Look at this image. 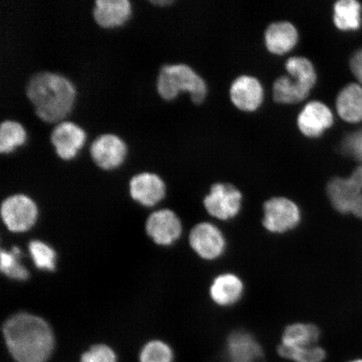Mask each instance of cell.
<instances>
[{
  "label": "cell",
  "mask_w": 362,
  "mask_h": 362,
  "mask_svg": "<svg viewBox=\"0 0 362 362\" xmlns=\"http://www.w3.org/2000/svg\"><path fill=\"white\" fill-rule=\"evenodd\" d=\"M2 333L8 356L15 362H48L56 348V338L49 324L27 313L11 317Z\"/></svg>",
  "instance_id": "6da1fadb"
},
{
  "label": "cell",
  "mask_w": 362,
  "mask_h": 362,
  "mask_svg": "<svg viewBox=\"0 0 362 362\" xmlns=\"http://www.w3.org/2000/svg\"><path fill=\"white\" fill-rule=\"evenodd\" d=\"M25 93L36 116L49 124L64 120L72 110L76 98L74 83L66 76L40 71L27 81Z\"/></svg>",
  "instance_id": "7a4b0ae2"
},
{
  "label": "cell",
  "mask_w": 362,
  "mask_h": 362,
  "mask_svg": "<svg viewBox=\"0 0 362 362\" xmlns=\"http://www.w3.org/2000/svg\"><path fill=\"white\" fill-rule=\"evenodd\" d=\"M156 90L167 101L175 99L180 92H188L192 101L196 104L205 100L207 94L205 81L191 66L185 64L163 66L157 76Z\"/></svg>",
  "instance_id": "3957f363"
},
{
  "label": "cell",
  "mask_w": 362,
  "mask_h": 362,
  "mask_svg": "<svg viewBox=\"0 0 362 362\" xmlns=\"http://www.w3.org/2000/svg\"><path fill=\"white\" fill-rule=\"evenodd\" d=\"M327 191L330 203L339 214L362 219V165L356 167L349 177L330 180Z\"/></svg>",
  "instance_id": "277c9868"
},
{
  "label": "cell",
  "mask_w": 362,
  "mask_h": 362,
  "mask_svg": "<svg viewBox=\"0 0 362 362\" xmlns=\"http://www.w3.org/2000/svg\"><path fill=\"white\" fill-rule=\"evenodd\" d=\"M262 224L270 233H284L300 224L301 211L293 201L284 197H274L264 205Z\"/></svg>",
  "instance_id": "5b68a950"
},
{
  "label": "cell",
  "mask_w": 362,
  "mask_h": 362,
  "mask_svg": "<svg viewBox=\"0 0 362 362\" xmlns=\"http://www.w3.org/2000/svg\"><path fill=\"white\" fill-rule=\"evenodd\" d=\"M243 194L230 184L216 183L204 199V206L211 216L228 221L236 216L242 207Z\"/></svg>",
  "instance_id": "8992f818"
},
{
  "label": "cell",
  "mask_w": 362,
  "mask_h": 362,
  "mask_svg": "<svg viewBox=\"0 0 362 362\" xmlns=\"http://www.w3.org/2000/svg\"><path fill=\"white\" fill-rule=\"evenodd\" d=\"M1 216L8 230L24 233L33 228L37 220V206L25 194H13L3 202Z\"/></svg>",
  "instance_id": "52a82bcc"
},
{
  "label": "cell",
  "mask_w": 362,
  "mask_h": 362,
  "mask_svg": "<svg viewBox=\"0 0 362 362\" xmlns=\"http://www.w3.org/2000/svg\"><path fill=\"white\" fill-rule=\"evenodd\" d=\"M128 153L127 144L119 136L103 134L90 144L89 153L99 168L110 170L123 164Z\"/></svg>",
  "instance_id": "ba28073f"
},
{
  "label": "cell",
  "mask_w": 362,
  "mask_h": 362,
  "mask_svg": "<svg viewBox=\"0 0 362 362\" xmlns=\"http://www.w3.org/2000/svg\"><path fill=\"white\" fill-rule=\"evenodd\" d=\"M87 134L74 122L63 120L54 127L49 134L56 155L63 160L74 158L83 146Z\"/></svg>",
  "instance_id": "9c48e42d"
},
{
  "label": "cell",
  "mask_w": 362,
  "mask_h": 362,
  "mask_svg": "<svg viewBox=\"0 0 362 362\" xmlns=\"http://www.w3.org/2000/svg\"><path fill=\"white\" fill-rule=\"evenodd\" d=\"M189 244L194 252L206 260L218 259L226 249V240L216 226L209 223L197 225L189 234Z\"/></svg>",
  "instance_id": "30bf717a"
},
{
  "label": "cell",
  "mask_w": 362,
  "mask_h": 362,
  "mask_svg": "<svg viewBox=\"0 0 362 362\" xmlns=\"http://www.w3.org/2000/svg\"><path fill=\"white\" fill-rule=\"evenodd\" d=\"M146 230L157 244L169 246L180 238L182 226L174 211L164 209L153 212L148 217Z\"/></svg>",
  "instance_id": "8fae6325"
},
{
  "label": "cell",
  "mask_w": 362,
  "mask_h": 362,
  "mask_svg": "<svg viewBox=\"0 0 362 362\" xmlns=\"http://www.w3.org/2000/svg\"><path fill=\"white\" fill-rule=\"evenodd\" d=\"M225 356L228 362H261L264 351L252 334L244 330H236L229 334Z\"/></svg>",
  "instance_id": "7c38bea8"
},
{
  "label": "cell",
  "mask_w": 362,
  "mask_h": 362,
  "mask_svg": "<svg viewBox=\"0 0 362 362\" xmlns=\"http://www.w3.org/2000/svg\"><path fill=\"white\" fill-rule=\"evenodd\" d=\"M298 127L301 133L309 138H317L332 126V110L319 101L308 103L298 117Z\"/></svg>",
  "instance_id": "4fadbf2b"
},
{
  "label": "cell",
  "mask_w": 362,
  "mask_h": 362,
  "mask_svg": "<svg viewBox=\"0 0 362 362\" xmlns=\"http://www.w3.org/2000/svg\"><path fill=\"white\" fill-rule=\"evenodd\" d=\"M129 192L134 201L144 206H153L164 199L165 185L158 175L144 172L130 180Z\"/></svg>",
  "instance_id": "5bb4252c"
},
{
  "label": "cell",
  "mask_w": 362,
  "mask_h": 362,
  "mask_svg": "<svg viewBox=\"0 0 362 362\" xmlns=\"http://www.w3.org/2000/svg\"><path fill=\"white\" fill-rule=\"evenodd\" d=\"M230 97L234 105L243 111H255L264 99L259 81L251 76H241L230 86Z\"/></svg>",
  "instance_id": "9a60e30c"
},
{
  "label": "cell",
  "mask_w": 362,
  "mask_h": 362,
  "mask_svg": "<svg viewBox=\"0 0 362 362\" xmlns=\"http://www.w3.org/2000/svg\"><path fill=\"white\" fill-rule=\"evenodd\" d=\"M132 13L129 0H96L93 16L97 25L105 29L123 25Z\"/></svg>",
  "instance_id": "2e32d148"
},
{
  "label": "cell",
  "mask_w": 362,
  "mask_h": 362,
  "mask_svg": "<svg viewBox=\"0 0 362 362\" xmlns=\"http://www.w3.org/2000/svg\"><path fill=\"white\" fill-rule=\"evenodd\" d=\"M298 38V31L291 22L279 21L271 24L265 33V44L269 51L277 55L291 51Z\"/></svg>",
  "instance_id": "e0dca14e"
},
{
  "label": "cell",
  "mask_w": 362,
  "mask_h": 362,
  "mask_svg": "<svg viewBox=\"0 0 362 362\" xmlns=\"http://www.w3.org/2000/svg\"><path fill=\"white\" fill-rule=\"evenodd\" d=\"M337 110L341 119L350 124L362 122V86L352 83L344 87L337 98Z\"/></svg>",
  "instance_id": "ac0fdd59"
},
{
  "label": "cell",
  "mask_w": 362,
  "mask_h": 362,
  "mask_svg": "<svg viewBox=\"0 0 362 362\" xmlns=\"http://www.w3.org/2000/svg\"><path fill=\"white\" fill-rule=\"evenodd\" d=\"M313 86L297 76H280L275 81L273 88L274 100L279 103H300L309 96Z\"/></svg>",
  "instance_id": "d6986e66"
},
{
  "label": "cell",
  "mask_w": 362,
  "mask_h": 362,
  "mask_svg": "<svg viewBox=\"0 0 362 362\" xmlns=\"http://www.w3.org/2000/svg\"><path fill=\"white\" fill-rule=\"evenodd\" d=\"M243 284L237 275L221 274L212 283L210 296L216 305L230 306L236 304L243 293Z\"/></svg>",
  "instance_id": "ffe728a7"
},
{
  "label": "cell",
  "mask_w": 362,
  "mask_h": 362,
  "mask_svg": "<svg viewBox=\"0 0 362 362\" xmlns=\"http://www.w3.org/2000/svg\"><path fill=\"white\" fill-rule=\"evenodd\" d=\"M333 21L339 30H359L362 25L361 4L356 0H339L334 6Z\"/></svg>",
  "instance_id": "44dd1931"
},
{
  "label": "cell",
  "mask_w": 362,
  "mask_h": 362,
  "mask_svg": "<svg viewBox=\"0 0 362 362\" xmlns=\"http://www.w3.org/2000/svg\"><path fill=\"white\" fill-rule=\"evenodd\" d=\"M320 337V330L315 325L296 323L286 327L280 345L287 347L316 346Z\"/></svg>",
  "instance_id": "7402d4cb"
},
{
  "label": "cell",
  "mask_w": 362,
  "mask_h": 362,
  "mask_svg": "<svg viewBox=\"0 0 362 362\" xmlns=\"http://www.w3.org/2000/svg\"><path fill=\"white\" fill-rule=\"evenodd\" d=\"M27 139L24 127L15 120H4L0 124V153H11L23 146Z\"/></svg>",
  "instance_id": "603a6c76"
},
{
  "label": "cell",
  "mask_w": 362,
  "mask_h": 362,
  "mask_svg": "<svg viewBox=\"0 0 362 362\" xmlns=\"http://www.w3.org/2000/svg\"><path fill=\"white\" fill-rule=\"evenodd\" d=\"M139 362H175V351L168 343L153 339L144 344L139 353Z\"/></svg>",
  "instance_id": "cb8c5ba5"
},
{
  "label": "cell",
  "mask_w": 362,
  "mask_h": 362,
  "mask_svg": "<svg viewBox=\"0 0 362 362\" xmlns=\"http://www.w3.org/2000/svg\"><path fill=\"white\" fill-rule=\"evenodd\" d=\"M278 353L282 358L293 362H324L327 354L319 346L307 347H287L279 345Z\"/></svg>",
  "instance_id": "d4e9b609"
},
{
  "label": "cell",
  "mask_w": 362,
  "mask_h": 362,
  "mask_svg": "<svg viewBox=\"0 0 362 362\" xmlns=\"http://www.w3.org/2000/svg\"><path fill=\"white\" fill-rule=\"evenodd\" d=\"M21 250L18 247H13L11 252L1 251L2 273L13 279L25 280L29 277V272L20 261Z\"/></svg>",
  "instance_id": "484cf974"
},
{
  "label": "cell",
  "mask_w": 362,
  "mask_h": 362,
  "mask_svg": "<svg viewBox=\"0 0 362 362\" xmlns=\"http://www.w3.org/2000/svg\"><path fill=\"white\" fill-rule=\"evenodd\" d=\"M31 257L38 269L53 271L56 268V252L47 244L33 241L29 244Z\"/></svg>",
  "instance_id": "4316f807"
},
{
  "label": "cell",
  "mask_w": 362,
  "mask_h": 362,
  "mask_svg": "<svg viewBox=\"0 0 362 362\" xmlns=\"http://www.w3.org/2000/svg\"><path fill=\"white\" fill-rule=\"evenodd\" d=\"M117 354L106 343H95L80 355L79 362H117Z\"/></svg>",
  "instance_id": "83f0119b"
},
{
  "label": "cell",
  "mask_w": 362,
  "mask_h": 362,
  "mask_svg": "<svg viewBox=\"0 0 362 362\" xmlns=\"http://www.w3.org/2000/svg\"><path fill=\"white\" fill-rule=\"evenodd\" d=\"M341 149L344 155L354 158L362 165V128L347 134L342 139Z\"/></svg>",
  "instance_id": "f1b7e54d"
},
{
  "label": "cell",
  "mask_w": 362,
  "mask_h": 362,
  "mask_svg": "<svg viewBox=\"0 0 362 362\" xmlns=\"http://www.w3.org/2000/svg\"><path fill=\"white\" fill-rule=\"evenodd\" d=\"M350 68L358 83L362 86V47L356 49L351 57Z\"/></svg>",
  "instance_id": "f546056e"
},
{
  "label": "cell",
  "mask_w": 362,
  "mask_h": 362,
  "mask_svg": "<svg viewBox=\"0 0 362 362\" xmlns=\"http://www.w3.org/2000/svg\"><path fill=\"white\" fill-rule=\"evenodd\" d=\"M149 3L153 4V6L164 7L165 6H170V4H173L174 1H172V0H151Z\"/></svg>",
  "instance_id": "4dcf8cb0"
},
{
  "label": "cell",
  "mask_w": 362,
  "mask_h": 362,
  "mask_svg": "<svg viewBox=\"0 0 362 362\" xmlns=\"http://www.w3.org/2000/svg\"><path fill=\"white\" fill-rule=\"evenodd\" d=\"M347 362H362V359L361 358L354 359V360H351V361H349Z\"/></svg>",
  "instance_id": "1f68e13d"
}]
</instances>
